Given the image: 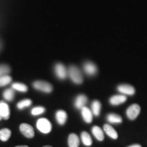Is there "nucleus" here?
I'll return each instance as SVG.
<instances>
[{
  "label": "nucleus",
  "instance_id": "nucleus-21",
  "mask_svg": "<svg viewBox=\"0 0 147 147\" xmlns=\"http://www.w3.org/2000/svg\"><path fill=\"white\" fill-rule=\"evenodd\" d=\"M12 89L20 92H27L28 88L25 84L23 83H19V82H15L12 84Z\"/></svg>",
  "mask_w": 147,
  "mask_h": 147
},
{
  "label": "nucleus",
  "instance_id": "nucleus-29",
  "mask_svg": "<svg viewBox=\"0 0 147 147\" xmlns=\"http://www.w3.org/2000/svg\"><path fill=\"white\" fill-rule=\"evenodd\" d=\"M43 147H53V146H49V145H48V146H43Z\"/></svg>",
  "mask_w": 147,
  "mask_h": 147
},
{
  "label": "nucleus",
  "instance_id": "nucleus-27",
  "mask_svg": "<svg viewBox=\"0 0 147 147\" xmlns=\"http://www.w3.org/2000/svg\"><path fill=\"white\" fill-rule=\"evenodd\" d=\"M128 147H142V146H141L140 144H133V145H131V146H129Z\"/></svg>",
  "mask_w": 147,
  "mask_h": 147
},
{
  "label": "nucleus",
  "instance_id": "nucleus-7",
  "mask_svg": "<svg viewBox=\"0 0 147 147\" xmlns=\"http://www.w3.org/2000/svg\"><path fill=\"white\" fill-rule=\"evenodd\" d=\"M10 117V108L6 103L1 102H0V120L1 119H4L5 120Z\"/></svg>",
  "mask_w": 147,
  "mask_h": 147
},
{
  "label": "nucleus",
  "instance_id": "nucleus-30",
  "mask_svg": "<svg viewBox=\"0 0 147 147\" xmlns=\"http://www.w3.org/2000/svg\"><path fill=\"white\" fill-rule=\"evenodd\" d=\"M0 47H1V44H0Z\"/></svg>",
  "mask_w": 147,
  "mask_h": 147
},
{
  "label": "nucleus",
  "instance_id": "nucleus-8",
  "mask_svg": "<svg viewBox=\"0 0 147 147\" xmlns=\"http://www.w3.org/2000/svg\"><path fill=\"white\" fill-rule=\"evenodd\" d=\"M118 91L123 94L132 95L135 93V89L131 85L129 84H121L118 87Z\"/></svg>",
  "mask_w": 147,
  "mask_h": 147
},
{
  "label": "nucleus",
  "instance_id": "nucleus-26",
  "mask_svg": "<svg viewBox=\"0 0 147 147\" xmlns=\"http://www.w3.org/2000/svg\"><path fill=\"white\" fill-rule=\"evenodd\" d=\"M45 112V108L42 106H38V107H35L32 110V115L34 116H37L41 115Z\"/></svg>",
  "mask_w": 147,
  "mask_h": 147
},
{
  "label": "nucleus",
  "instance_id": "nucleus-15",
  "mask_svg": "<svg viewBox=\"0 0 147 147\" xmlns=\"http://www.w3.org/2000/svg\"><path fill=\"white\" fill-rule=\"evenodd\" d=\"M80 144V140L76 134H71L68 137L69 147H78Z\"/></svg>",
  "mask_w": 147,
  "mask_h": 147
},
{
  "label": "nucleus",
  "instance_id": "nucleus-25",
  "mask_svg": "<svg viewBox=\"0 0 147 147\" xmlns=\"http://www.w3.org/2000/svg\"><path fill=\"white\" fill-rule=\"evenodd\" d=\"M10 68L7 65H0V76H5L10 73Z\"/></svg>",
  "mask_w": 147,
  "mask_h": 147
},
{
  "label": "nucleus",
  "instance_id": "nucleus-19",
  "mask_svg": "<svg viewBox=\"0 0 147 147\" xmlns=\"http://www.w3.org/2000/svg\"><path fill=\"white\" fill-rule=\"evenodd\" d=\"M81 139L83 144L85 145V146H89L92 144V139L91 136L86 131H82L81 134Z\"/></svg>",
  "mask_w": 147,
  "mask_h": 147
},
{
  "label": "nucleus",
  "instance_id": "nucleus-11",
  "mask_svg": "<svg viewBox=\"0 0 147 147\" xmlns=\"http://www.w3.org/2000/svg\"><path fill=\"white\" fill-rule=\"evenodd\" d=\"M87 102V97L84 95H79L75 100L74 105L78 109H81Z\"/></svg>",
  "mask_w": 147,
  "mask_h": 147
},
{
  "label": "nucleus",
  "instance_id": "nucleus-17",
  "mask_svg": "<svg viewBox=\"0 0 147 147\" xmlns=\"http://www.w3.org/2000/svg\"><path fill=\"white\" fill-rule=\"evenodd\" d=\"M11 136V131L9 129L4 128L0 130V140L3 142L8 140Z\"/></svg>",
  "mask_w": 147,
  "mask_h": 147
},
{
  "label": "nucleus",
  "instance_id": "nucleus-12",
  "mask_svg": "<svg viewBox=\"0 0 147 147\" xmlns=\"http://www.w3.org/2000/svg\"><path fill=\"white\" fill-rule=\"evenodd\" d=\"M127 100L126 96L123 95H114L110 99V103L112 105H119V104H123Z\"/></svg>",
  "mask_w": 147,
  "mask_h": 147
},
{
  "label": "nucleus",
  "instance_id": "nucleus-14",
  "mask_svg": "<svg viewBox=\"0 0 147 147\" xmlns=\"http://www.w3.org/2000/svg\"><path fill=\"white\" fill-rule=\"evenodd\" d=\"M104 130L106 132L108 136H110L113 139H117L118 138V134L116 131V130L113 127L110 126V125L106 124L104 125Z\"/></svg>",
  "mask_w": 147,
  "mask_h": 147
},
{
  "label": "nucleus",
  "instance_id": "nucleus-10",
  "mask_svg": "<svg viewBox=\"0 0 147 147\" xmlns=\"http://www.w3.org/2000/svg\"><path fill=\"white\" fill-rule=\"evenodd\" d=\"M84 70L86 74L90 76H93L97 73V67L92 62H86L84 64Z\"/></svg>",
  "mask_w": 147,
  "mask_h": 147
},
{
  "label": "nucleus",
  "instance_id": "nucleus-3",
  "mask_svg": "<svg viewBox=\"0 0 147 147\" xmlns=\"http://www.w3.org/2000/svg\"><path fill=\"white\" fill-rule=\"evenodd\" d=\"M33 87L37 90H39L45 93H51L53 91L52 85L49 82L38 80L33 83Z\"/></svg>",
  "mask_w": 147,
  "mask_h": 147
},
{
  "label": "nucleus",
  "instance_id": "nucleus-24",
  "mask_svg": "<svg viewBox=\"0 0 147 147\" xmlns=\"http://www.w3.org/2000/svg\"><path fill=\"white\" fill-rule=\"evenodd\" d=\"M11 81H12V78L10 76H7V75L0 76V87L8 85L9 83H10Z\"/></svg>",
  "mask_w": 147,
  "mask_h": 147
},
{
  "label": "nucleus",
  "instance_id": "nucleus-23",
  "mask_svg": "<svg viewBox=\"0 0 147 147\" xmlns=\"http://www.w3.org/2000/svg\"><path fill=\"white\" fill-rule=\"evenodd\" d=\"M32 102L31 100H29V99H25V100H22L20 102L18 103L17 108L18 109L22 110L26 107H29V106L32 104Z\"/></svg>",
  "mask_w": 147,
  "mask_h": 147
},
{
  "label": "nucleus",
  "instance_id": "nucleus-5",
  "mask_svg": "<svg viewBox=\"0 0 147 147\" xmlns=\"http://www.w3.org/2000/svg\"><path fill=\"white\" fill-rule=\"evenodd\" d=\"M19 128L21 133L26 138H34L35 134L34 129L30 125L27 123H23L20 125Z\"/></svg>",
  "mask_w": 147,
  "mask_h": 147
},
{
  "label": "nucleus",
  "instance_id": "nucleus-28",
  "mask_svg": "<svg viewBox=\"0 0 147 147\" xmlns=\"http://www.w3.org/2000/svg\"><path fill=\"white\" fill-rule=\"evenodd\" d=\"M16 147H29L28 146H26V145H22V146H17Z\"/></svg>",
  "mask_w": 147,
  "mask_h": 147
},
{
  "label": "nucleus",
  "instance_id": "nucleus-1",
  "mask_svg": "<svg viewBox=\"0 0 147 147\" xmlns=\"http://www.w3.org/2000/svg\"><path fill=\"white\" fill-rule=\"evenodd\" d=\"M68 74L69 78L73 82L76 84H81L83 81L82 75L76 66L71 65L68 69Z\"/></svg>",
  "mask_w": 147,
  "mask_h": 147
},
{
  "label": "nucleus",
  "instance_id": "nucleus-18",
  "mask_svg": "<svg viewBox=\"0 0 147 147\" xmlns=\"http://www.w3.org/2000/svg\"><path fill=\"white\" fill-rule=\"evenodd\" d=\"M107 120L111 123H120L122 122V118L121 116L116 114H110L108 115Z\"/></svg>",
  "mask_w": 147,
  "mask_h": 147
},
{
  "label": "nucleus",
  "instance_id": "nucleus-20",
  "mask_svg": "<svg viewBox=\"0 0 147 147\" xmlns=\"http://www.w3.org/2000/svg\"><path fill=\"white\" fill-rule=\"evenodd\" d=\"M91 109H92V113L94 114V115L98 116L100 115V110H101L100 102L97 100L93 101L91 104Z\"/></svg>",
  "mask_w": 147,
  "mask_h": 147
},
{
  "label": "nucleus",
  "instance_id": "nucleus-2",
  "mask_svg": "<svg viewBox=\"0 0 147 147\" xmlns=\"http://www.w3.org/2000/svg\"><path fill=\"white\" fill-rule=\"evenodd\" d=\"M36 127L43 134L50 133L52 129V125L51 122L45 118L38 119L36 123Z\"/></svg>",
  "mask_w": 147,
  "mask_h": 147
},
{
  "label": "nucleus",
  "instance_id": "nucleus-4",
  "mask_svg": "<svg viewBox=\"0 0 147 147\" xmlns=\"http://www.w3.org/2000/svg\"><path fill=\"white\" fill-rule=\"evenodd\" d=\"M140 113V107L138 104H132L127 110V116L130 120H134Z\"/></svg>",
  "mask_w": 147,
  "mask_h": 147
},
{
  "label": "nucleus",
  "instance_id": "nucleus-6",
  "mask_svg": "<svg viewBox=\"0 0 147 147\" xmlns=\"http://www.w3.org/2000/svg\"><path fill=\"white\" fill-rule=\"evenodd\" d=\"M55 71L56 74L57 76L59 78L63 80L65 79L67 76V71L66 69L65 65H63L62 63H57L55 66Z\"/></svg>",
  "mask_w": 147,
  "mask_h": 147
},
{
  "label": "nucleus",
  "instance_id": "nucleus-22",
  "mask_svg": "<svg viewBox=\"0 0 147 147\" xmlns=\"http://www.w3.org/2000/svg\"><path fill=\"white\" fill-rule=\"evenodd\" d=\"M3 96L5 100L8 101H12L14 99V92L13 89H8L5 90L3 93Z\"/></svg>",
  "mask_w": 147,
  "mask_h": 147
},
{
  "label": "nucleus",
  "instance_id": "nucleus-16",
  "mask_svg": "<svg viewBox=\"0 0 147 147\" xmlns=\"http://www.w3.org/2000/svg\"><path fill=\"white\" fill-rule=\"evenodd\" d=\"M92 133L93 136L96 138V139L100 141H103L104 139V135L103 133V131L100 127L98 126H93L92 128Z\"/></svg>",
  "mask_w": 147,
  "mask_h": 147
},
{
  "label": "nucleus",
  "instance_id": "nucleus-13",
  "mask_svg": "<svg viewBox=\"0 0 147 147\" xmlns=\"http://www.w3.org/2000/svg\"><path fill=\"white\" fill-rule=\"evenodd\" d=\"M67 113L64 110H60L57 111L56 113V119L57 123L61 125H63L65 123L67 120Z\"/></svg>",
  "mask_w": 147,
  "mask_h": 147
},
{
  "label": "nucleus",
  "instance_id": "nucleus-9",
  "mask_svg": "<svg viewBox=\"0 0 147 147\" xmlns=\"http://www.w3.org/2000/svg\"><path fill=\"white\" fill-rule=\"evenodd\" d=\"M81 113L82 118L84 121L87 123H90L92 122L93 120V115H92L91 110H90L89 108H88L86 106H84L81 108Z\"/></svg>",
  "mask_w": 147,
  "mask_h": 147
}]
</instances>
